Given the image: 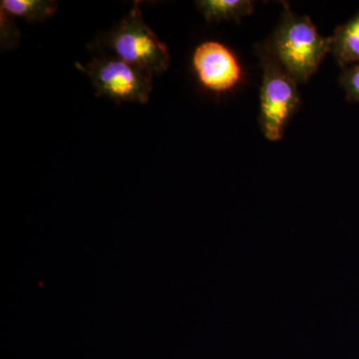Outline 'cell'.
Listing matches in <instances>:
<instances>
[{"label":"cell","mask_w":359,"mask_h":359,"mask_svg":"<svg viewBox=\"0 0 359 359\" xmlns=\"http://www.w3.org/2000/svg\"><path fill=\"white\" fill-rule=\"evenodd\" d=\"M107 46L116 57L154 75L164 73L171 63L166 44L146 23L139 1L109 33Z\"/></svg>","instance_id":"3"},{"label":"cell","mask_w":359,"mask_h":359,"mask_svg":"<svg viewBox=\"0 0 359 359\" xmlns=\"http://www.w3.org/2000/svg\"><path fill=\"white\" fill-rule=\"evenodd\" d=\"M0 4L1 11L29 23L47 20L58 9L57 2L52 0H2Z\"/></svg>","instance_id":"8"},{"label":"cell","mask_w":359,"mask_h":359,"mask_svg":"<svg viewBox=\"0 0 359 359\" xmlns=\"http://www.w3.org/2000/svg\"><path fill=\"white\" fill-rule=\"evenodd\" d=\"M196 6L209 23L240 21L255 11L250 0H200Z\"/></svg>","instance_id":"7"},{"label":"cell","mask_w":359,"mask_h":359,"mask_svg":"<svg viewBox=\"0 0 359 359\" xmlns=\"http://www.w3.org/2000/svg\"><path fill=\"white\" fill-rule=\"evenodd\" d=\"M330 53L340 67L359 63V11L353 18L335 28L330 36Z\"/></svg>","instance_id":"6"},{"label":"cell","mask_w":359,"mask_h":359,"mask_svg":"<svg viewBox=\"0 0 359 359\" xmlns=\"http://www.w3.org/2000/svg\"><path fill=\"white\" fill-rule=\"evenodd\" d=\"M339 84L346 91L347 100L359 104V63L344 68L340 74Z\"/></svg>","instance_id":"10"},{"label":"cell","mask_w":359,"mask_h":359,"mask_svg":"<svg viewBox=\"0 0 359 359\" xmlns=\"http://www.w3.org/2000/svg\"><path fill=\"white\" fill-rule=\"evenodd\" d=\"M282 18L268 43L278 65L297 83H306L330 53V36L323 37L308 15H299L283 4Z\"/></svg>","instance_id":"1"},{"label":"cell","mask_w":359,"mask_h":359,"mask_svg":"<svg viewBox=\"0 0 359 359\" xmlns=\"http://www.w3.org/2000/svg\"><path fill=\"white\" fill-rule=\"evenodd\" d=\"M192 65L201 84L216 93L230 91L243 79L235 54L219 42L201 43L194 51Z\"/></svg>","instance_id":"5"},{"label":"cell","mask_w":359,"mask_h":359,"mask_svg":"<svg viewBox=\"0 0 359 359\" xmlns=\"http://www.w3.org/2000/svg\"><path fill=\"white\" fill-rule=\"evenodd\" d=\"M263 76L259 94V126L269 141L280 140L299 108L297 82L273 58L266 44L257 49Z\"/></svg>","instance_id":"2"},{"label":"cell","mask_w":359,"mask_h":359,"mask_svg":"<svg viewBox=\"0 0 359 359\" xmlns=\"http://www.w3.org/2000/svg\"><path fill=\"white\" fill-rule=\"evenodd\" d=\"M76 66L91 80L97 96L105 97L116 103L149 102L154 77L150 71L130 65L116 56H99L86 65L76 63Z\"/></svg>","instance_id":"4"},{"label":"cell","mask_w":359,"mask_h":359,"mask_svg":"<svg viewBox=\"0 0 359 359\" xmlns=\"http://www.w3.org/2000/svg\"><path fill=\"white\" fill-rule=\"evenodd\" d=\"M0 43L1 49L9 50L18 46L20 40V32L14 21L13 16L0 9Z\"/></svg>","instance_id":"9"}]
</instances>
